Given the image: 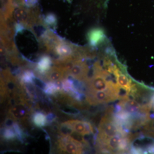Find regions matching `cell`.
I'll return each instance as SVG.
<instances>
[{
  "label": "cell",
  "mask_w": 154,
  "mask_h": 154,
  "mask_svg": "<svg viewBox=\"0 0 154 154\" xmlns=\"http://www.w3.org/2000/svg\"><path fill=\"white\" fill-rule=\"evenodd\" d=\"M11 113L14 118H22L26 114V108L23 105H16L11 109Z\"/></svg>",
  "instance_id": "11"
},
{
  "label": "cell",
  "mask_w": 154,
  "mask_h": 154,
  "mask_svg": "<svg viewBox=\"0 0 154 154\" xmlns=\"http://www.w3.org/2000/svg\"><path fill=\"white\" fill-rule=\"evenodd\" d=\"M60 146L69 153L80 154L82 152V143L74 140L70 137L68 138L67 141L61 144Z\"/></svg>",
  "instance_id": "7"
},
{
  "label": "cell",
  "mask_w": 154,
  "mask_h": 154,
  "mask_svg": "<svg viewBox=\"0 0 154 154\" xmlns=\"http://www.w3.org/2000/svg\"><path fill=\"white\" fill-rule=\"evenodd\" d=\"M119 105L122 110L128 113H136L139 111L141 112L142 106L135 100L129 98L122 99Z\"/></svg>",
  "instance_id": "6"
},
{
  "label": "cell",
  "mask_w": 154,
  "mask_h": 154,
  "mask_svg": "<svg viewBox=\"0 0 154 154\" xmlns=\"http://www.w3.org/2000/svg\"><path fill=\"white\" fill-rule=\"evenodd\" d=\"M24 4L28 7H32L36 5L37 0H24Z\"/></svg>",
  "instance_id": "15"
},
{
  "label": "cell",
  "mask_w": 154,
  "mask_h": 154,
  "mask_svg": "<svg viewBox=\"0 0 154 154\" xmlns=\"http://www.w3.org/2000/svg\"><path fill=\"white\" fill-rule=\"evenodd\" d=\"M34 122L37 125H43L45 122V117L41 113H37L34 116Z\"/></svg>",
  "instance_id": "14"
},
{
  "label": "cell",
  "mask_w": 154,
  "mask_h": 154,
  "mask_svg": "<svg viewBox=\"0 0 154 154\" xmlns=\"http://www.w3.org/2000/svg\"><path fill=\"white\" fill-rule=\"evenodd\" d=\"M110 114L107 113L102 119L99 126L98 138L102 143L107 139L110 138L121 134L123 135L125 132L122 129L121 125L116 122L112 121L110 117Z\"/></svg>",
  "instance_id": "1"
},
{
  "label": "cell",
  "mask_w": 154,
  "mask_h": 154,
  "mask_svg": "<svg viewBox=\"0 0 154 154\" xmlns=\"http://www.w3.org/2000/svg\"><path fill=\"white\" fill-rule=\"evenodd\" d=\"M106 36L105 31L101 28H95L91 29L88 33V39L89 43L93 47L98 45L105 42Z\"/></svg>",
  "instance_id": "2"
},
{
  "label": "cell",
  "mask_w": 154,
  "mask_h": 154,
  "mask_svg": "<svg viewBox=\"0 0 154 154\" xmlns=\"http://www.w3.org/2000/svg\"><path fill=\"white\" fill-rule=\"evenodd\" d=\"M51 64L50 59L48 57H43L39 61L37 66L38 71L41 72L47 71L50 68Z\"/></svg>",
  "instance_id": "12"
},
{
  "label": "cell",
  "mask_w": 154,
  "mask_h": 154,
  "mask_svg": "<svg viewBox=\"0 0 154 154\" xmlns=\"http://www.w3.org/2000/svg\"><path fill=\"white\" fill-rule=\"evenodd\" d=\"M88 71V65L85 62L80 60H77L75 61L74 65L69 72L77 79L84 80L87 77Z\"/></svg>",
  "instance_id": "3"
},
{
  "label": "cell",
  "mask_w": 154,
  "mask_h": 154,
  "mask_svg": "<svg viewBox=\"0 0 154 154\" xmlns=\"http://www.w3.org/2000/svg\"><path fill=\"white\" fill-rule=\"evenodd\" d=\"M53 49L57 54L63 57H67L68 59L72 58L74 54L78 53L79 50L73 45L61 41L57 44Z\"/></svg>",
  "instance_id": "4"
},
{
  "label": "cell",
  "mask_w": 154,
  "mask_h": 154,
  "mask_svg": "<svg viewBox=\"0 0 154 154\" xmlns=\"http://www.w3.org/2000/svg\"><path fill=\"white\" fill-rule=\"evenodd\" d=\"M29 11L25 8L20 7L16 10L14 13V17L17 21L24 24H29L31 22L32 17Z\"/></svg>",
  "instance_id": "9"
},
{
  "label": "cell",
  "mask_w": 154,
  "mask_h": 154,
  "mask_svg": "<svg viewBox=\"0 0 154 154\" xmlns=\"http://www.w3.org/2000/svg\"><path fill=\"white\" fill-rule=\"evenodd\" d=\"M44 21L46 25L51 27H54L56 26L57 19L54 14L50 13L46 15Z\"/></svg>",
  "instance_id": "13"
},
{
  "label": "cell",
  "mask_w": 154,
  "mask_h": 154,
  "mask_svg": "<svg viewBox=\"0 0 154 154\" xmlns=\"http://www.w3.org/2000/svg\"><path fill=\"white\" fill-rule=\"evenodd\" d=\"M121 136H122V135H117L113 137L107 139L101 144H102L105 146V149H105L107 150V152H115L116 151L119 152V146L122 139Z\"/></svg>",
  "instance_id": "8"
},
{
  "label": "cell",
  "mask_w": 154,
  "mask_h": 154,
  "mask_svg": "<svg viewBox=\"0 0 154 154\" xmlns=\"http://www.w3.org/2000/svg\"><path fill=\"white\" fill-rule=\"evenodd\" d=\"M16 28L17 32H19V31H22V30L24 29V28H23V26H22V25H20V24H19L16 25Z\"/></svg>",
  "instance_id": "16"
},
{
  "label": "cell",
  "mask_w": 154,
  "mask_h": 154,
  "mask_svg": "<svg viewBox=\"0 0 154 154\" xmlns=\"http://www.w3.org/2000/svg\"><path fill=\"white\" fill-rule=\"evenodd\" d=\"M72 128L74 132L78 133L84 136L93 132L91 125L88 122L79 120H70L65 122Z\"/></svg>",
  "instance_id": "5"
},
{
  "label": "cell",
  "mask_w": 154,
  "mask_h": 154,
  "mask_svg": "<svg viewBox=\"0 0 154 154\" xmlns=\"http://www.w3.org/2000/svg\"><path fill=\"white\" fill-rule=\"evenodd\" d=\"M64 77L63 69L57 67H53L48 74V79L50 81H60Z\"/></svg>",
  "instance_id": "10"
}]
</instances>
